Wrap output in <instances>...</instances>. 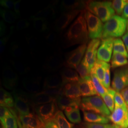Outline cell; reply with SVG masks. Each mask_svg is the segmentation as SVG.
I'll return each instance as SVG.
<instances>
[{"mask_svg":"<svg viewBox=\"0 0 128 128\" xmlns=\"http://www.w3.org/2000/svg\"><path fill=\"white\" fill-rule=\"evenodd\" d=\"M86 10H84L69 27L64 35V48L78 44H86L89 39L87 23L85 17Z\"/></svg>","mask_w":128,"mask_h":128,"instance_id":"cell-1","label":"cell"},{"mask_svg":"<svg viewBox=\"0 0 128 128\" xmlns=\"http://www.w3.org/2000/svg\"><path fill=\"white\" fill-rule=\"evenodd\" d=\"M128 20L119 15H114L104 25L102 38L122 37L126 32Z\"/></svg>","mask_w":128,"mask_h":128,"instance_id":"cell-2","label":"cell"},{"mask_svg":"<svg viewBox=\"0 0 128 128\" xmlns=\"http://www.w3.org/2000/svg\"><path fill=\"white\" fill-rule=\"evenodd\" d=\"M86 9L100 18L102 22H106L115 15V11L110 2L90 0L86 2Z\"/></svg>","mask_w":128,"mask_h":128,"instance_id":"cell-3","label":"cell"},{"mask_svg":"<svg viewBox=\"0 0 128 128\" xmlns=\"http://www.w3.org/2000/svg\"><path fill=\"white\" fill-rule=\"evenodd\" d=\"M80 108L82 111L93 112L108 117L110 112L99 96L83 97L81 99Z\"/></svg>","mask_w":128,"mask_h":128,"instance_id":"cell-4","label":"cell"},{"mask_svg":"<svg viewBox=\"0 0 128 128\" xmlns=\"http://www.w3.org/2000/svg\"><path fill=\"white\" fill-rule=\"evenodd\" d=\"M14 100V109L19 115L30 114L32 106L30 94L20 89L13 90L12 94Z\"/></svg>","mask_w":128,"mask_h":128,"instance_id":"cell-5","label":"cell"},{"mask_svg":"<svg viewBox=\"0 0 128 128\" xmlns=\"http://www.w3.org/2000/svg\"><path fill=\"white\" fill-rule=\"evenodd\" d=\"M85 17L89 38L92 40L102 38L104 25L101 20L87 10L86 11Z\"/></svg>","mask_w":128,"mask_h":128,"instance_id":"cell-6","label":"cell"},{"mask_svg":"<svg viewBox=\"0 0 128 128\" xmlns=\"http://www.w3.org/2000/svg\"><path fill=\"white\" fill-rule=\"evenodd\" d=\"M36 114L45 123L53 121L55 115L59 110L56 101L33 108Z\"/></svg>","mask_w":128,"mask_h":128,"instance_id":"cell-7","label":"cell"},{"mask_svg":"<svg viewBox=\"0 0 128 128\" xmlns=\"http://www.w3.org/2000/svg\"><path fill=\"white\" fill-rule=\"evenodd\" d=\"M87 49L86 44L81 45L65 56L64 66L67 68L76 69L82 60Z\"/></svg>","mask_w":128,"mask_h":128,"instance_id":"cell-8","label":"cell"},{"mask_svg":"<svg viewBox=\"0 0 128 128\" xmlns=\"http://www.w3.org/2000/svg\"><path fill=\"white\" fill-rule=\"evenodd\" d=\"M112 86L114 90L118 92L128 87V66L115 70Z\"/></svg>","mask_w":128,"mask_h":128,"instance_id":"cell-9","label":"cell"},{"mask_svg":"<svg viewBox=\"0 0 128 128\" xmlns=\"http://www.w3.org/2000/svg\"><path fill=\"white\" fill-rule=\"evenodd\" d=\"M108 118L120 128H128V109L115 105L114 110Z\"/></svg>","mask_w":128,"mask_h":128,"instance_id":"cell-10","label":"cell"},{"mask_svg":"<svg viewBox=\"0 0 128 128\" xmlns=\"http://www.w3.org/2000/svg\"><path fill=\"white\" fill-rule=\"evenodd\" d=\"M18 125L22 128H45V124L36 114L19 115Z\"/></svg>","mask_w":128,"mask_h":128,"instance_id":"cell-11","label":"cell"},{"mask_svg":"<svg viewBox=\"0 0 128 128\" xmlns=\"http://www.w3.org/2000/svg\"><path fill=\"white\" fill-rule=\"evenodd\" d=\"M114 40L112 38L102 40L97 51V60L105 62H110L114 49Z\"/></svg>","mask_w":128,"mask_h":128,"instance_id":"cell-12","label":"cell"},{"mask_svg":"<svg viewBox=\"0 0 128 128\" xmlns=\"http://www.w3.org/2000/svg\"><path fill=\"white\" fill-rule=\"evenodd\" d=\"M101 42L100 39H93L88 44L86 55L84 58L90 72L97 60V51Z\"/></svg>","mask_w":128,"mask_h":128,"instance_id":"cell-13","label":"cell"},{"mask_svg":"<svg viewBox=\"0 0 128 128\" xmlns=\"http://www.w3.org/2000/svg\"><path fill=\"white\" fill-rule=\"evenodd\" d=\"M82 10H75L64 12L56 18L54 23V29L57 32H60L67 27L73 21Z\"/></svg>","mask_w":128,"mask_h":128,"instance_id":"cell-14","label":"cell"},{"mask_svg":"<svg viewBox=\"0 0 128 128\" xmlns=\"http://www.w3.org/2000/svg\"><path fill=\"white\" fill-rule=\"evenodd\" d=\"M2 84L5 88L14 90L18 84V76L9 66H6L2 72Z\"/></svg>","mask_w":128,"mask_h":128,"instance_id":"cell-15","label":"cell"},{"mask_svg":"<svg viewBox=\"0 0 128 128\" xmlns=\"http://www.w3.org/2000/svg\"><path fill=\"white\" fill-rule=\"evenodd\" d=\"M78 82L81 96L84 97L98 94L92 82L91 76L86 78H80Z\"/></svg>","mask_w":128,"mask_h":128,"instance_id":"cell-16","label":"cell"},{"mask_svg":"<svg viewBox=\"0 0 128 128\" xmlns=\"http://www.w3.org/2000/svg\"><path fill=\"white\" fill-rule=\"evenodd\" d=\"M61 96L71 99H81L78 82H68L64 84L61 89Z\"/></svg>","mask_w":128,"mask_h":128,"instance_id":"cell-17","label":"cell"},{"mask_svg":"<svg viewBox=\"0 0 128 128\" xmlns=\"http://www.w3.org/2000/svg\"><path fill=\"white\" fill-rule=\"evenodd\" d=\"M64 62L61 55L56 53L48 56L43 67L47 71L53 72L59 69L64 65Z\"/></svg>","mask_w":128,"mask_h":128,"instance_id":"cell-18","label":"cell"},{"mask_svg":"<svg viewBox=\"0 0 128 128\" xmlns=\"http://www.w3.org/2000/svg\"><path fill=\"white\" fill-rule=\"evenodd\" d=\"M30 97L33 108L56 101V97L48 94L44 91L37 94H30Z\"/></svg>","mask_w":128,"mask_h":128,"instance_id":"cell-19","label":"cell"},{"mask_svg":"<svg viewBox=\"0 0 128 128\" xmlns=\"http://www.w3.org/2000/svg\"><path fill=\"white\" fill-rule=\"evenodd\" d=\"M86 2L78 0H63L60 5V8L64 12L71 10H82L86 8Z\"/></svg>","mask_w":128,"mask_h":128,"instance_id":"cell-20","label":"cell"},{"mask_svg":"<svg viewBox=\"0 0 128 128\" xmlns=\"http://www.w3.org/2000/svg\"><path fill=\"white\" fill-rule=\"evenodd\" d=\"M63 86V82L61 78L57 74L50 75L44 80L43 90H50L59 89Z\"/></svg>","mask_w":128,"mask_h":128,"instance_id":"cell-21","label":"cell"},{"mask_svg":"<svg viewBox=\"0 0 128 128\" xmlns=\"http://www.w3.org/2000/svg\"><path fill=\"white\" fill-rule=\"evenodd\" d=\"M82 99H71L62 96H58L56 98V102L58 108L61 110L71 107H80Z\"/></svg>","mask_w":128,"mask_h":128,"instance_id":"cell-22","label":"cell"},{"mask_svg":"<svg viewBox=\"0 0 128 128\" xmlns=\"http://www.w3.org/2000/svg\"><path fill=\"white\" fill-rule=\"evenodd\" d=\"M22 83L25 89L32 94H37L41 92L40 78H26L23 79Z\"/></svg>","mask_w":128,"mask_h":128,"instance_id":"cell-23","label":"cell"},{"mask_svg":"<svg viewBox=\"0 0 128 128\" xmlns=\"http://www.w3.org/2000/svg\"><path fill=\"white\" fill-rule=\"evenodd\" d=\"M84 119L85 122L91 124H107L109 122L108 117L93 112L84 111Z\"/></svg>","mask_w":128,"mask_h":128,"instance_id":"cell-24","label":"cell"},{"mask_svg":"<svg viewBox=\"0 0 128 128\" xmlns=\"http://www.w3.org/2000/svg\"><path fill=\"white\" fill-rule=\"evenodd\" d=\"M55 3H51L44 9L38 11V12L31 17V19L42 18L46 19L51 18L55 17L56 15Z\"/></svg>","mask_w":128,"mask_h":128,"instance_id":"cell-25","label":"cell"},{"mask_svg":"<svg viewBox=\"0 0 128 128\" xmlns=\"http://www.w3.org/2000/svg\"><path fill=\"white\" fill-rule=\"evenodd\" d=\"M63 85L68 82H78L79 80L77 71L70 68H64L60 71Z\"/></svg>","mask_w":128,"mask_h":128,"instance_id":"cell-26","label":"cell"},{"mask_svg":"<svg viewBox=\"0 0 128 128\" xmlns=\"http://www.w3.org/2000/svg\"><path fill=\"white\" fill-rule=\"evenodd\" d=\"M108 63L97 60L91 71V74H94L102 84L104 77L106 68Z\"/></svg>","mask_w":128,"mask_h":128,"instance_id":"cell-27","label":"cell"},{"mask_svg":"<svg viewBox=\"0 0 128 128\" xmlns=\"http://www.w3.org/2000/svg\"><path fill=\"white\" fill-rule=\"evenodd\" d=\"M10 109L9 114L0 121L1 124L5 128H18V118L17 116V112L14 109Z\"/></svg>","mask_w":128,"mask_h":128,"instance_id":"cell-28","label":"cell"},{"mask_svg":"<svg viewBox=\"0 0 128 128\" xmlns=\"http://www.w3.org/2000/svg\"><path fill=\"white\" fill-rule=\"evenodd\" d=\"M0 106L9 109L14 108V100L12 94L2 87L0 90Z\"/></svg>","mask_w":128,"mask_h":128,"instance_id":"cell-29","label":"cell"},{"mask_svg":"<svg viewBox=\"0 0 128 128\" xmlns=\"http://www.w3.org/2000/svg\"><path fill=\"white\" fill-rule=\"evenodd\" d=\"M64 114L69 120L73 124H79L81 122V117L79 107H71L64 110Z\"/></svg>","mask_w":128,"mask_h":128,"instance_id":"cell-30","label":"cell"},{"mask_svg":"<svg viewBox=\"0 0 128 128\" xmlns=\"http://www.w3.org/2000/svg\"><path fill=\"white\" fill-rule=\"evenodd\" d=\"M53 121L59 128H73V124L69 122L61 110H59L57 112Z\"/></svg>","mask_w":128,"mask_h":128,"instance_id":"cell-31","label":"cell"},{"mask_svg":"<svg viewBox=\"0 0 128 128\" xmlns=\"http://www.w3.org/2000/svg\"><path fill=\"white\" fill-rule=\"evenodd\" d=\"M128 64V60L126 56L118 53H114L112 58L111 66L116 68Z\"/></svg>","mask_w":128,"mask_h":128,"instance_id":"cell-32","label":"cell"},{"mask_svg":"<svg viewBox=\"0 0 128 128\" xmlns=\"http://www.w3.org/2000/svg\"><path fill=\"white\" fill-rule=\"evenodd\" d=\"M116 92L112 88L107 89V92L102 98L105 104L107 106L110 112H113L115 107L114 96Z\"/></svg>","mask_w":128,"mask_h":128,"instance_id":"cell-33","label":"cell"},{"mask_svg":"<svg viewBox=\"0 0 128 128\" xmlns=\"http://www.w3.org/2000/svg\"><path fill=\"white\" fill-rule=\"evenodd\" d=\"M0 14L5 22L8 23L15 22L17 18L20 17L18 14L9 10L0 9Z\"/></svg>","mask_w":128,"mask_h":128,"instance_id":"cell-34","label":"cell"},{"mask_svg":"<svg viewBox=\"0 0 128 128\" xmlns=\"http://www.w3.org/2000/svg\"><path fill=\"white\" fill-rule=\"evenodd\" d=\"M114 53H118L128 58L127 50L123 41L119 38H114Z\"/></svg>","mask_w":128,"mask_h":128,"instance_id":"cell-35","label":"cell"},{"mask_svg":"<svg viewBox=\"0 0 128 128\" xmlns=\"http://www.w3.org/2000/svg\"><path fill=\"white\" fill-rule=\"evenodd\" d=\"M90 74L91 76L92 82L94 84V87L96 89V91L99 96H101L102 97L107 92V89L105 88L104 86L101 84V82L99 81V80L96 76V75L92 74Z\"/></svg>","mask_w":128,"mask_h":128,"instance_id":"cell-36","label":"cell"},{"mask_svg":"<svg viewBox=\"0 0 128 128\" xmlns=\"http://www.w3.org/2000/svg\"><path fill=\"white\" fill-rule=\"evenodd\" d=\"M33 26L35 30L39 32H44L48 29V22L46 19L36 18L32 20Z\"/></svg>","mask_w":128,"mask_h":128,"instance_id":"cell-37","label":"cell"},{"mask_svg":"<svg viewBox=\"0 0 128 128\" xmlns=\"http://www.w3.org/2000/svg\"><path fill=\"white\" fill-rule=\"evenodd\" d=\"M10 63L13 66L14 68L20 74H25L27 73L30 71V68L23 62L18 60H10Z\"/></svg>","mask_w":128,"mask_h":128,"instance_id":"cell-38","label":"cell"},{"mask_svg":"<svg viewBox=\"0 0 128 128\" xmlns=\"http://www.w3.org/2000/svg\"><path fill=\"white\" fill-rule=\"evenodd\" d=\"M77 72L79 74L80 78H84L91 76V72L89 71L87 64L84 58L82 61L76 69Z\"/></svg>","mask_w":128,"mask_h":128,"instance_id":"cell-39","label":"cell"},{"mask_svg":"<svg viewBox=\"0 0 128 128\" xmlns=\"http://www.w3.org/2000/svg\"><path fill=\"white\" fill-rule=\"evenodd\" d=\"M128 4V0H114L112 2V5L115 12L120 15L122 14L124 9Z\"/></svg>","mask_w":128,"mask_h":128,"instance_id":"cell-40","label":"cell"},{"mask_svg":"<svg viewBox=\"0 0 128 128\" xmlns=\"http://www.w3.org/2000/svg\"><path fill=\"white\" fill-rule=\"evenodd\" d=\"M9 53L14 58H18L23 54V49L17 42H14L10 46Z\"/></svg>","mask_w":128,"mask_h":128,"instance_id":"cell-41","label":"cell"},{"mask_svg":"<svg viewBox=\"0 0 128 128\" xmlns=\"http://www.w3.org/2000/svg\"><path fill=\"white\" fill-rule=\"evenodd\" d=\"M85 128H120L114 124L86 123L84 124Z\"/></svg>","mask_w":128,"mask_h":128,"instance_id":"cell-42","label":"cell"},{"mask_svg":"<svg viewBox=\"0 0 128 128\" xmlns=\"http://www.w3.org/2000/svg\"><path fill=\"white\" fill-rule=\"evenodd\" d=\"M102 85L107 89H108L110 88V66L109 64H108L106 68Z\"/></svg>","mask_w":128,"mask_h":128,"instance_id":"cell-43","label":"cell"},{"mask_svg":"<svg viewBox=\"0 0 128 128\" xmlns=\"http://www.w3.org/2000/svg\"><path fill=\"white\" fill-rule=\"evenodd\" d=\"M114 103L115 105H117L124 108L128 109V106L124 101L123 97L122 96L121 94L118 92H116L115 95Z\"/></svg>","mask_w":128,"mask_h":128,"instance_id":"cell-44","label":"cell"},{"mask_svg":"<svg viewBox=\"0 0 128 128\" xmlns=\"http://www.w3.org/2000/svg\"><path fill=\"white\" fill-rule=\"evenodd\" d=\"M14 27L12 26V27L10 28L9 34L8 35H7L6 36L3 37L2 38L0 39V54H2L4 52L5 46H6L7 42L9 40L10 38L12 36V33H14Z\"/></svg>","mask_w":128,"mask_h":128,"instance_id":"cell-45","label":"cell"},{"mask_svg":"<svg viewBox=\"0 0 128 128\" xmlns=\"http://www.w3.org/2000/svg\"><path fill=\"white\" fill-rule=\"evenodd\" d=\"M15 2L11 0H0V4L7 10L13 9Z\"/></svg>","mask_w":128,"mask_h":128,"instance_id":"cell-46","label":"cell"},{"mask_svg":"<svg viewBox=\"0 0 128 128\" xmlns=\"http://www.w3.org/2000/svg\"><path fill=\"white\" fill-rule=\"evenodd\" d=\"M30 23L26 19H22L19 20L17 23L16 28L18 30H24L30 26Z\"/></svg>","mask_w":128,"mask_h":128,"instance_id":"cell-47","label":"cell"},{"mask_svg":"<svg viewBox=\"0 0 128 128\" xmlns=\"http://www.w3.org/2000/svg\"><path fill=\"white\" fill-rule=\"evenodd\" d=\"M10 111V109L4 106H0V121L2 120L6 116L9 114Z\"/></svg>","mask_w":128,"mask_h":128,"instance_id":"cell-48","label":"cell"},{"mask_svg":"<svg viewBox=\"0 0 128 128\" xmlns=\"http://www.w3.org/2000/svg\"><path fill=\"white\" fill-rule=\"evenodd\" d=\"M56 39V36L53 32H50L46 36V40L48 43L52 44L54 43Z\"/></svg>","mask_w":128,"mask_h":128,"instance_id":"cell-49","label":"cell"},{"mask_svg":"<svg viewBox=\"0 0 128 128\" xmlns=\"http://www.w3.org/2000/svg\"><path fill=\"white\" fill-rule=\"evenodd\" d=\"M7 27L3 20H0V37L4 35L6 33Z\"/></svg>","mask_w":128,"mask_h":128,"instance_id":"cell-50","label":"cell"},{"mask_svg":"<svg viewBox=\"0 0 128 128\" xmlns=\"http://www.w3.org/2000/svg\"><path fill=\"white\" fill-rule=\"evenodd\" d=\"M120 94L128 107V87L124 88L120 92Z\"/></svg>","mask_w":128,"mask_h":128,"instance_id":"cell-51","label":"cell"},{"mask_svg":"<svg viewBox=\"0 0 128 128\" xmlns=\"http://www.w3.org/2000/svg\"><path fill=\"white\" fill-rule=\"evenodd\" d=\"M20 3H21L20 0L16 1L15 2L14 6V10L15 12L17 14H18L20 16Z\"/></svg>","mask_w":128,"mask_h":128,"instance_id":"cell-52","label":"cell"},{"mask_svg":"<svg viewBox=\"0 0 128 128\" xmlns=\"http://www.w3.org/2000/svg\"><path fill=\"white\" fill-rule=\"evenodd\" d=\"M28 45L30 46V48L32 50H33L36 48V42L35 40H34L33 38H28Z\"/></svg>","mask_w":128,"mask_h":128,"instance_id":"cell-53","label":"cell"},{"mask_svg":"<svg viewBox=\"0 0 128 128\" xmlns=\"http://www.w3.org/2000/svg\"><path fill=\"white\" fill-rule=\"evenodd\" d=\"M45 128H59L54 121H51L45 124Z\"/></svg>","mask_w":128,"mask_h":128,"instance_id":"cell-54","label":"cell"},{"mask_svg":"<svg viewBox=\"0 0 128 128\" xmlns=\"http://www.w3.org/2000/svg\"><path fill=\"white\" fill-rule=\"evenodd\" d=\"M122 40L125 44V46L127 48V50L128 54V32H126L122 37Z\"/></svg>","mask_w":128,"mask_h":128,"instance_id":"cell-55","label":"cell"},{"mask_svg":"<svg viewBox=\"0 0 128 128\" xmlns=\"http://www.w3.org/2000/svg\"><path fill=\"white\" fill-rule=\"evenodd\" d=\"M122 17L124 18H128V4L126 5L122 14Z\"/></svg>","mask_w":128,"mask_h":128,"instance_id":"cell-56","label":"cell"},{"mask_svg":"<svg viewBox=\"0 0 128 128\" xmlns=\"http://www.w3.org/2000/svg\"><path fill=\"white\" fill-rule=\"evenodd\" d=\"M0 128H5L3 126H2V125L1 124V125H0Z\"/></svg>","mask_w":128,"mask_h":128,"instance_id":"cell-57","label":"cell"},{"mask_svg":"<svg viewBox=\"0 0 128 128\" xmlns=\"http://www.w3.org/2000/svg\"><path fill=\"white\" fill-rule=\"evenodd\" d=\"M127 30L128 32V24H127Z\"/></svg>","mask_w":128,"mask_h":128,"instance_id":"cell-58","label":"cell"},{"mask_svg":"<svg viewBox=\"0 0 128 128\" xmlns=\"http://www.w3.org/2000/svg\"><path fill=\"white\" fill-rule=\"evenodd\" d=\"M18 128H22V127H20V126H19V125H18Z\"/></svg>","mask_w":128,"mask_h":128,"instance_id":"cell-59","label":"cell"},{"mask_svg":"<svg viewBox=\"0 0 128 128\" xmlns=\"http://www.w3.org/2000/svg\"></svg>","mask_w":128,"mask_h":128,"instance_id":"cell-60","label":"cell"}]
</instances>
